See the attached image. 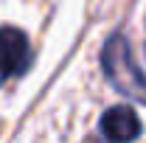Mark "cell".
Listing matches in <instances>:
<instances>
[{"mask_svg":"<svg viewBox=\"0 0 146 143\" xmlns=\"http://www.w3.org/2000/svg\"><path fill=\"white\" fill-rule=\"evenodd\" d=\"M101 70L121 95H127L129 101L146 104V76L138 68L132 48H129V39L124 34L115 31L107 36V42L101 48Z\"/></svg>","mask_w":146,"mask_h":143,"instance_id":"obj_1","label":"cell"},{"mask_svg":"<svg viewBox=\"0 0 146 143\" xmlns=\"http://www.w3.org/2000/svg\"><path fill=\"white\" fill-rule=\"evenodd\" d=\"M31 68V42L23 28L0 25V87Z\"/></svg>","mask_w":146,"mask_h":143,"instance_id":"obj_2","label":"cell"},{"mask_svg":"<svg viewBox=\"0 0 146 143\" xmlns=\"http://www.w3.org/2000/svg\"><path fill=\"white\" fill-rule=\"evenodd\" d=\"M141 118L127 104L110 107L101 115V140L104 143H132L141 138Z\"/></svg>","mask_w":146,"mask_h":143,"instance_id":"obj_3","label":"cell"}]
</instances>
